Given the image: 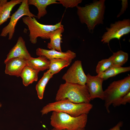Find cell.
<instances>
[{
    "mask_svg": "<svg viewBox=\"0 0 130 130\" xmlns=\"http://www.w3.org/2000/svg\"><path fill=\"white\" fill-rule=\"evenodd\" d=\"M105 1V0H96L84 6L76 7L80 22L86 25L89 32H93L96 25L103 24Z\"/></svg>",
    "mask_w": 130,
    "mask_h": 130,
    "instance_id": "6da1fadb",
    "label": "cell"
},
{
    "mask_svg": "<svg viewBox=\"0 0 130 130\" xmlns=\"http://www.w3.org/2000/svg\"><path fill=\"white\" fill-rule=\"evenodd\" d=\"M56 101L67 100L74 103H90L91 100L87 87L65 83L61 84L56 94Z\"/></svg>",
    "mask_w": 130,
    "mask_h": 130,
    "instance_id": "7a4b0ae2",
    "label": "cell"
},
{
    "mask_svg": "<svg viewBox=\"0 0 130 130\" xmlns=\"http://www.w3.org/2000/svg\"><path fill=\"white\" fill-rule=\"evenodd\" d=\"M90 103L76 104L67 100L56 101L44 106L40 112L43 115L54 111L63 112L73 117L88 114L92 108Z\"/></svg>",
    "mask_w": 130,
    "mask_h": 130,
    "instance_id": "3957f363",
    "label": "cell"
},
{
    "mask_svg": "<svg viewBox=\"0 0 130 130\" xmlns=\"http://www.w3.org/2000/svg\"><path fill=\"white\" fill-rule=\"evenodd\" d=\"M50 124L53 128L66 130L84 128L88 120L87 114L75 117L65 113L54 111L50 117Z\"/></svg>",
    "mask_w": 130,
    "mask_h": 130,
    "instance_id": "277c9868",
    "label": "cell"
},
{
    "mask_svg": "<svg viewBox=\"0 0 130 130\" xmlns=\"http://www.w3.org/2000/svg\"><path fill=\"white\" fill-rule=\"evenodd\" d=\"M130 91V75L123 79L114 81L110 83L104 91L105 107L108 113H110V106L119 101Z\"/></svg>",
    "mask_w": 130,
    "mask_h": 130,
    "instance_id": "5b68a950",
    "label": "cell"
},
{
    "mask_svg": "<svg viewBox=\"0 0 130 130\" xmlns=\"http://www.w3.org/2000/svg\"><path fill=\"white\" fill-rule=\"evenodd\" d=\"M22 20L28 27L29 31V40L33 44L36 43L38 37L43 39H49V33L50 32L63 26L61 22L54 25L42 24L39 23L34 17L25 16Z\"/></svg>",
    "mask_w": 130,
    "mask_h": 130,
    "instance_id": "8992f818",
    "label": "cell"
},
{
    "mask_svg": "<svg viewBox=\"0 0 130 130\" xmlns=\"http://www.w3.org/2000/svg\"><path fill=\"white\" fill-rule=\"evenodd\" d=\"M24 16L37 18V16L30 11L28 0H23L17 10L11 16L10 21L8 24L2 29L0 36L6 37L8 35V39L11 40L13 36L18 21Z\"/></svg>",
    "mask_w": 130,
    "mask_h": 130,
    "instance_id": "52a82bcc",
    "label": "cell"
},
{
    "mask_svg": "<svg viewBox=\"0 0 130 130\" xmlns=\"http://www.w3.org/2000/svg\"><path fill=\"white\" fill-rule=\"evenodd\" d=\"M106 29V31L102 36L101 41L109 45L111 39H117L120 40L124 35L130 32V20L129 19H124L116 21Z\"/></svg>",
    "mask_w": 130,
    "mask_h": 130,
    "instance_id": "ba28073f",
    "label": "cell"
},
{
    "mask_svg": "<svg viewBox=\"0 0 130 130\" xmlns=\"http://www.w3.org/2000/svg\"><path fill=\"white\" fill-rule=\"evenodd\" d=\"M62 79L66 83L86 84L87 77L84 71L81 61H76L63 75Z\"/></svg>",
    "mask_w": 130,
    "mask_h": 130,
    "instance_id": "9c48e42d",
    "label": "cell"
},
{
    "mask_svg": "<svg viewBox=\"0 0 130 130\" xmlns=\"http://www.w3.org/2000/svg\"><path fill=\"white\" fill-rule=\"evenodd\" d=\"M86 75L87 80L86 84L87 87L91 100L96 98L104 100V92L102 88L103 79L97 76H92L89 73Z\"/></svg>",
    "mask_w": 130,
    "mask_h": 130,
    "instance_id": "30bf717a",
    "label": "cell"
},
{
    "mask_svg": "<svg viewBox=\"0 0 130 130\" xmlns=\"http://www.w3.org/2000/svg\"><path fill=\"white\" fill-rule=\"evenodd\" d=\"M31 57L26 47L25 41L21 36L19 37L15 45L7 55L4 62L10 59L20 58L27 60Z\"/></svg>",
    "mask_w": 130,
    "mask_h": 130,
    "instance_id": "8fae6325",
    "label": "cell"
},
{
    "mask_svg": "<svg viewBox=\"0 0 130 130\" xmlns=\"http://www.w3.org/2000/svg\"><path fill=\"white\" fill-rule=\"evenodd\" d=\"M36 54L38 56H43L49 59L53 58H62L68 60L71 62L72 60L76 57V53L68 50L66 52H60L54 50H48L38 48Z\"/></svg>",
    "mask_w": 130,
    "mask_h": 130,
    "instance_id": "7c38bea8",
    "label": "cell"
},
{
    "mask_svg": "<svg viewBox=\"0 0 130 130\" xmlns=\"http://www.w3.org/2000/svg\"><path fill=\"white\" fill-rule=\"evenodd\" d=\"M27 60L20 58H13L4 62L6 64L5 72L6 74L17 77L26 65Z\"/></svg>",
    "mask_w": 130,
    "mask_h": 130,
    "instance_id": "4fadbf2b",
    "label": "cell"
},
{
    "mask_svg": "<svg viewBox=\"0 0 130 130\" xmlns=\"http://www.w3.org/2000/svg\"><path fill=\"white\" fill-rule=\"evenodd\" d=\"M64 31L63 26L49 32V37L50 40L47 44L48 48L50 50L62 52L60 44L62 40V33Z\"/></svg>",
    "mask_w": 130,
    "mask_h": 130,
    "instance_id": "5bb4252c",
    "label": "cell"
},
{
    "mask_svg": "<svg viewBox=\"0 0 130 130\" xmlns=\"http://www.w3.org/2000/svg\"><path fill=\"white\" fill-rule=\"evenodd\" d=\"M50 61L44 56H39L37 58L31 57L26 60L27 65L40 71L49 69Z\"/></svg>",
    "mask_w": 130,
    "mask_h": 130,
    "instance_id": "9a60e30c",
    "label": "cell"
},
{
    "mask_svg": "<svg viewBox=\"0 0 130 130\" xmlns=\"http://www.w3.org/2000/svg\"><path fill=\"white\" fill-rule=\"evenodd\" d=\"M39 71L27 65L23 68L20 75L22 79L23 83L25 86H27L38 79Z\"/></svg>",
    "mask_w": 130,
    "mask_h": 130,
    "instance_id": "2e32d148",
    "label": "cell"
},
{
    "mask_svg": "<svg viewBox=\"0 0 130 130\" xmlns=\"http://www.w3.org/2000/svg\"><path fill=\"white\" fill-rule=\"evenodd\" d=\"M23 0H11L0 6V26L10 18L11 12L13 7L21 3Z\"/></svg>",
    "mask_w": 130,
    "mask_h": 130,
    "instance_id": "e0dca14e",
    "label": "cell"
},
{
    "mask_svg": "<svg viewBox=\"0 0 130 130\" xmlns=\"http://www.w3.org/2000/svg\"><path fill=\"white\" fill-rule=\"evenodd\" d=\"M56 0H28V5H33L37 8L38 13L37 18L40 19L46 14L47 7L52 4H59Z\"/></svg>",
    "mask_w": 130,
    "mask_h": 130,
    "instance_id": "ac0fdd59",
    "label": "cell"
},
{
    "mask_svg": "<svg viewBox=\"0 0 130 130\" xmlns=\"http://www.w3.org/2000/svg\"><path fill=\"white\" fill-rule=\"evenodd\" d=\"M49 60L50 64L48 70L53 75L58 72L64 68L68 66L71 63L62 58H53Z\"/></svg>",
    "mask_w": 130,
    "mask_h": 130,
    "instance_id": "d6986e66",
    "label": "cell"
},
{
    "mask_svg": "<svg viewBox=\"0 0 130 130\" xmlns=\"http://www.w3.org/2000/svg\"><path fill=\"white\" fill-rule=\"evenodd\" d=\"M130 70V66L123 67L112 65L101 74L97 76L102 78L104 80L119 73L129 71Z\"/></svg>",
    "mask_w": 130,
    "mask_h": 130,
    "instance_id": "ffe728a7",
    "label": "cell"
},
{
    "mask_svg": "<svg viewBox=\"0 0 130 130\" xmlns=\"http://www.w3.org/2000/svg\"><path fill=\"white\" fill-rule=\"evenodd\" d=\"M53 75L48 70L44 73L43 77L36 84V89L38 97L40 99H42L43 98L46 86Z\"/></svg>",
    "mask_w": 130,
    "mask_h": 130,
    "instance_id": "44dd1931",
    "label": "cell"
},
{
    "mask_svg": "<svg viewBox=\"0 0 130 130\" xmlns=\"http://www.w3.org/2000/svg\"><path fill=\"white\" fill-rule=\"evenodd\" d=\"M111 57L112 61V65L121 67L127 61L129 55L127 52L122 50H119L113 53Z\"/></svg>",
    "mask_w": 130,
    "mask_h": 130,
    "instance_id": "7402d4cb",
    "label": "cell"
},
{
    "mask_svg": "<svg viewBox=\"0 0 130 130\" xmlns=\"http://www.w3.org/2000/svg\"><path fill=\"white\" fill-rule=\"evenodd\" d=\"M112 65V61L111 56L108 58L104 59L99 61L96 70L97 75L101 74Z\"/></svg>",
    "mask_w": 130,
    "mask_h": 130,
    "instance_id": "603a6c76",
    "label": "cell"
},
{
    "mask_svg": "<svg viewBox=\"0 0 130 130\" xmlns=\"http://www.w3.org/2000/svg\"><path fill=\"white\" fill-rule=\"evenodd\" d=\"M82 0H57L59 1V4H61L62 6L65 7L73 8L78 6L79 4L82 2Z\"/></svg>",
    "mask_w": 130,
    "mask_h": 130,
    "instance_id": "cb8c5ba5",
    "label": "cell"
},
{
    "mask_svg": "<svg viewBox=\"0 0 130 130\" xmlns=\"http://www.w3.org/2000/svg\"><path fill=\"white\" fill-rule=\"evenodd\" d=\"M130 103V91L123 97L119 101L112 104L114 107L121 105H126L128 103Z\"/></svg>",
    "mask_w": 130,
    "mask_h": 130,
    "instance_id": "d4e9b609",
    "label": "cell"
},
{
    "mask_svg": "<svg viewBox=\"0 0 130 130\" xmlns=\"http://www.w3.org/2000/svg\"><path fill=\"white\" fill-rule=\"evenodd\" d=\"M121 1V8L120 12L117 16V18L120 17L125 12L128 7V0H122Z\"/></svg>",
    "mask_w": 130,
    "mask_h": 130,
    "instance_id": "484cf974",
    "label": "cell"
},
{
    "mask_svg": "<svg viewBox=\"0 0 130 130\" xmlns=\"http://www.w3.org/2000/svg\"><path fill=\"white\" fill-rule=\"evenodd\" d=\"M123 122L120 121L115 126L108 130H121L120 128L123 125Z\"/></svg>",
    "mask_w": 130,
    "mask_h": 130,
    "instance_id": "4316f807",
    "label": "cell"
},
{
    "mask_svg": "<svg viewBox=\"0 0 130 130\" xmlns=\"http://www.w3.org/2000/svg\"><path fill=\"white\" fill-rule=\"evenodd\" d=\"M51 130H66L65 129H60L53 128ZM78 130H85V128L80 129Z\"/></svg>",
    "mask_w": 130,
    "mask_h": 130,
    "instance_id": "83f0119b",
    "label": "cell"
},
{
    "mask_svg": "<svg viewBox=\"0 0 130 130\" xmlns=\"http://www.w3.org/2000/svg\"></svg>",
    "mask_w": 130,
    "mask_h": 130,
    "instance_id": "f1b7e54d",
    "label": "cell"
}]
</instances>
